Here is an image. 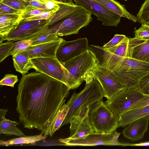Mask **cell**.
Masks as SVG:
<instances>
[{
	"mask_svg": "<svg viewBox=\"0 0 149 149\" xmlns=\"http://www.w3.org/2000/svg\"><path fill=\"white\" fill-rule=\"evenodd\" d=\"M20 16L15 14L0 15V37L7 36L16 29L19 22Z\"/></svg>",
	"mask_w": 149,
	"mask_h": 149,
	"instance_id": "obj_20",
	"label": "cell"
},
{
	"mask_svg": "<svg viewBox=\"0 0 149 149\" xmlns=\"http://www.w3.org/2000/svg\"><path fill=\"white\" fill-rule=\"evenodd\" d=\"M61 63L81 84L90 72L98 65V62L94 53L88 49L80 54Z\"/></svg>",
	"mask_w": 149,
	"mask_h": 149,
	"instance_id": "obj_7",
	"label": "cell"
},
{
	"mask_svg": "<svg viewBox=\"0 0 149 149\" xmlns=\"http://www.w3.org/2000/svg\"><path fill=\"white\" fill-rule=\"evenodd\" d=\"M56 11H57L54 10H53L49 11L43 12L36 16L21 20L19 22L21 21H26L42 19L51 20L53 18L55 13Z\"/></svg>",
	"mask_w": 149,
	"mask_h": 149,
	"instance_id": "obj_36",
	"label": "cell"
},
{
	"mask_svg": "<svg viewBox=\"0 0 149 149\" xmlns=\"http://www.w3.org/2000/svg\"><path fill=\"white\" fill-rule=\"evenodd\" d=\"M113 72L123 89L134 87L142 79L149 75V63L132 57L120 56L116 70Z\"/></svg>",
	"mask_w": 149,
	"mask_h": 149,
	"instance_id": "obj_2",
	"label": "cell"
},
{
	"mask_svg": "<svg viewBox=\"0 0 149 149\" xmlns=\"http://www.w3.org/2000/svg\"><path fill=\"white\" fill-rule=\"evenodd\" d=\"M42 134L41 133L40 134L38 135L26 136L13 139L6 141L1 140L0 144L2 146H7L14 145L24 144H32L42 140L44 142L45 141L47 136L44 134V135Z\"/></svg>",
	"mask_w": 149,
	"mask_h": 149,
	"instance_id": "obj_22",
	"label": "cell"
},
{
	"mask_svg": "<svg viewBox=\"0 0 149 149\" xmlns=\"http://www.w3.org/2000/svg\"><path fill=\"white\" fill-rule=\"evenodd\" d=\"M66 2L73 3L72 0H65Z\"/></svg>",
	"mask_w": 149,
	"mask_h": 149,
	"instance_id": "obj_44",
	"label": "cell"
},
{
	"mask_svg": "<svg viewBox=\"0 0 149 149\" xmlns=\"http://www.w3.org/2000/svg\"><path fill=\"white\" fill-rule=\"evenodd\" d=\"M88 49V41L86 38H80L70 41L63 39L56 53V57L61 62H64Z\"/></svg>",
	"mask_w": 149,
	"mask_h": 149,
	"instance_id": "obj_13",
	"label": "cell"
},
{
	"mask_svg": "<svg viewBox=\"0 0 149 149\" xmlns=\"http://www.w3.org/2000/svg\"><path fill=\"white\" fill-rule=\"evenodd\" d=\"M18 81L17 76L12 74H6L0 81V85L6 86L13 88L16 83Z\"/></svg>",
	"mask_w": 149,
	"mask_h": 149,
	"instance_id": "obj_37",
	"label": "cell"
},
{
	"mask_svg": "<svg viewBox=\"0 0 149 149\" xmlns=\"http://www.w3.org/2000/svg\"><path fill=\"white\" fill-rule=\"evenodd\" d=\"M149 120V114L131 122L123 130V136L133 141L142 139L148 130Z\"/></svg>",
	"mask_w": 149,
	"mask_h": 149,
	"instance_id": "obj_15",
	"label": "cell"
},
{
	"mask_svg": "<svg viewBox=\"0 0 149 149\" xmlns=\"http://www.w3.org/2000/svg\"><path fill=\"white\" fill-rule=\"evenodd\" d=\"M132 58L149 63V39L134 47Z\"/></svg>",
	"mask_w": 149,
	"mask_h": 149,
	"instance_id": "obj_26",
	"label": "cell"
},
{
	"mask_svg": "<svg viewBox=\"0 0 149 149\" xmlns=\"http://www.w3.org/2000/svg\"><path fill=\"white\" fill-rule=\"evenodd\" d=\"M103 97L101 85L98 81L94 79L86 84L84 89L79 93L74 92L66 103L69 109L61 127L69 123L72 118L82 106L95 103L102 100Z\"/></svg>",
	"mask_w": 149,
	"mask_h": 149,
	"instance_id": "obj_4",
	"label": "cell"
},
{
	"mask_svg": "<svg viewBox=\"0 0 149 149\" xmlns=\"http://www.w3.org/2000/svg\"><path fill=\"white\" fill-rule=\"evenodd\" d=\"M148 105H149V96L138 102L127 111L137 109Z\"/></svg>",
	"mask_w": 149,
	"mask_h": 149,
	"instance_id": "obj_41",
	"label": "cell"
},
{
	"mask_svg": "<svg viewBox=\"0 0 149 149\" xmlns=\"http://www.w3.org/2000/svg\"><path fill=\"white\" fill-rule=\"evenodd\" d=\"M136 87L143 94L149 95V75L142 79Z\"/></svg>",
	"mask_w": 149,
	"mask_h": 149,
	"instance_id": "obj_39",
	"label": "cell"
},
{
	"mask_svg": "<svg viewBox=\"0 0 149 149\" xmlns=\"http://www.w3.org/2000/svg\"><path fill=\"white\" fill-rule=\"evenodd\" d=\"M123 146H149V141L142 142L139 143H123Z\"/></svg>",
	"mask_w": 149,
	"mask_h": 149,
	"instance_id": "obj_42",
	"label": "cell"
},
{
	"mask_svg": "<svg viewBox=\"0 0 149 149\" xmlns=\"http://www.w3.org/2000/svg\"><path fill=\"white\" fill-rule=\"evenodd\" d=\"M0 2L16 9L23 10L27 6L24 0H0Z\"/></svg>",
	"mask_w": 149,
	"mask_h": 149,
	"instance_id": "obj_35",
	"label": "cell"
},
{
	"mask_svg": "<svg viewBox=\"0 0 149 149\" xmlns=\"http://www.w3.org/2000/svg\"><path fill=\"white\" fill-rule=\"evenodd\" d=\"M33 69L65 84L70 90L81 84L77 81L56 57H39L30 59Z\"/></svg>",
	"mask_w": 149,
	"mask_h": 149,
	"instance_id": "obj_3",
	"label": "cell"
},
{
	"mask_svg": "<svg viewBox=\"0 0 149 149\" xmlns=\"http://www.w3.org/2000/svg\"><path fill=\"white\" fill-rule=\"evenodd\" d=\"M52 0V1H55L54 0Z\"/></svg>",
	"mask_w": 149,
	"mask_h": 149,
	"instance_id": "obj_45",
	"label": "cell"
},
{
	"mask_svg": "<svg viewBox=\"0 0 149 149\" xmlns=\"http://www.w3.org/2000/svg\"><path fill=\"white\" fill-rule=\"evenodd\" d=\"M8 109L0 110V134L7 135H15L19 137L26 135L16 126L20 124L17 122L6 119L5 115Z\"/></svg>",
	"mask_w": 149,
	"mask_h": 149,
	"instance_id": "obj_17",
	"label": "cell"
},
{
	"mask_svg": "<svg viewBox=\"0 0 149 149\" xmlns=\"http://www.w3.org/2000/svg\"><path fill=\"white\" fill-rule=\"evenodd\" d=\"M102 6L119 15L136 22V17L130 13L124 6L116 0H95Z\"/></svg>",
	"mask_w": 149,
	"mask_h": 149,
	"instance_id": "obj_18",
	"label": "cell"
},
{
	"mask_svg": "<svg viewBox=\"0 0 149 149\" xmlns=\"http://www.w3.org/2000/svg\"><path fill=\"white\" fill-rule=\"evenodd\" d=\"M96 103L87 104L82 106L72 117L69 123L70 125L69 137L74 134L81 123L88 113L91 109Z\"/></svg>",
	"mask_w": 149,
	"mask_h": 149,
	"instance_id": "obj_21",
	"label": "cell"
},
{
	"mask_svg": "<svg viewBox=\"0 0 149 149\" xmlns=\"http://www.w3.org/2000/svg\"><path fill=\"white\" fill-rule=\"evenodd\" d=\"M63 39L31 45L19 54L24 55L30 59L39 57H56L57 50Z\"/></svg>",
	"mask_w": 149,
	"mask_h": 149,
	"instance_id": "obj_14",
	"label": "cell"
},
{
	"mask_svg": "<svg viewBox=\"0 0 149 149\" xmlns=\"http://www.w3.org/2000/svg\"><path fill=\"white\" fill-rule=\"evenodd\" d=\"M88 116L94 132L110 133L119 127L118 118L102 100L98 101L91 109Z\"/></svg>",
	"mask_w": 149,
	"mask_h": 149,
	"instance_id": "obj_5",
	"label": "cell"
},
{
	"mask_svg": "<svg viewBox=\"0 0 149 149\" xmlns=\"http://www.w3.org/2000/svg\"><path fill=\"white\" fill-rule=\"evenodd\" d=\"M126 37V36L122 34H116L114 37L103 47L105 49L111 48L118 44Z\"/></svg>",
	"mask_w": 149,
	"mask_h": 149,
	"instance_id": "obj_40",
	"label": "cell"
},
{
	"mask_svg": "<svg viewBox=\"0 0 149 149\" xmlns=\"http://www.w3.org/2000/svg\"><path fill=\"white\" fill-rule=\"evenodd\" d=\"M149 114V105L127 111L122 114L118 120V127H124L131 122Z\"/></svg>",
	"mask_w": 149,
	"mask_h": 149,
	"instance_id": "obj_19",
	"label": "cell"
},
{
	"mask_svg": "<svg viewBox=\"0 0 149 149\" xmlns=\"http://www.w3.org/2000/svg\"><path fill=\"white\" fill-rule=\"evenodd\" d=\"M69 109L68 106L66 103L63 105L58 111L50 127L44 134L52 137L55 132L59 130L67 114Z\"/></svg>",
	"mask_w": 149,
	"mask_h": 149,
	"instance_id": "obj_25",
	"label": "cell"
},
{
	"mask_svg": "<svg viewBox=\"0 0 149 149\" xmlns=\"http://www.w3.org/2000/svg\"><path fill=\"white\" fill-rule=\"evenodd\" d=\"M60 24V23L50 29L48 32L32 39L31 45H38L62 39L63 38L59 37L56 33Z\"/></svg>",
	"mask_w": 149,
	"mask_h": 149,
	"instance_id": "obj_24",
	"label": "cell"
},
{
	"mask_svg": "<svg viewBox=\"0 0 149 149\" xmlns=\"http://www.w3.org/2000/svg\"><path fill=\"white\" fill-rule=\"evenodd\" d=\"M60 6L59 9L51 20L49 25L66 17L74 10L77 6L73 3L61 2L60 3Z\"/></svg>",
	"mask_w": 149,
	"mask_h": 149,
	"instance_id": "obj_27",
	"label": "cell"
},
{
	"mask_svg": "<svg viewBox=\"0 0 149 149\" xmlns=\"http://www.w3.org/2000/svg\"><path fill=\"white\" fill-rule=\"evenodd\" d=\"M23 11L16 9L0 2V15L15 14L20 15Z\"/></svg>",
	"mask_w": 149,
	"mask_h": 149,
	"instance_id": "obj_38",
	"label": "cell"
},
{
	"mask_svg": "<svg viewBox=\"0 0 149 149\" xmlns=\"http://www.w3.org/2000/svg\"><path fill=\"white\" fill-rule=\"evenodd\" d=\"M134 38L141 40L149 39V25L146 24H142L137 29L135 28Z\"/></svg>",
	"mask_w": 149,
	"mask_h": 149,
	"instance_id": "obj_34",
	"label": "cell"
},
{
	"mask_svg": "<svg viewBox=\"0 0 149 149\" xmlns=\"http://www.w3.org/2000/svg\"><path fill=\"white\" fill-rule=\"evenodd\" d=\"M94 132L88 116V113L82 120L76 131L69 139H75L83 137Z\"/></svg>",
	"mask_w": 149,
	"mask_h": 149,
	"instance_id": "obj_29",
	"label": "cell"
},
{
	"mask_svg": "<svg viewBox=\"0 0 149 149\" xmlns=\"http://www.w3.org/2000/svg\"><path fill=\"white\" fill-rule=\"evenodd\" d=\"M148 96L143 94L135 87L123 89L104 102L118 120L122 114Z\"/></svg>",
	"mask_w": 149,
	"mask_h": 149,
	"instance_id": "obj_8",
	"label": "cell"
},
{
	"mask_svg": "<svg viewBox=\"0 0 149 149\" xmlns=\"http://www.w3.org/2000/svg\"><path fill=\"white\" fill-rule=\"evenodd\" d=\"M55 1H57V2H65V0H54Z\"/></svg>",
	"mask_w": 149,
	"mask_h": 149,
	"instance_id": "obj_43",
	"label": "cell"
},
{
	"mask_svg": "<svg viewBox=\"0 0 149 149\" xmlns=\"http://www.w3.org/2000/svg\"><path fill=\"white\" fill-rule=\"evenodd\" d=\"M47 11L45 9L32 6H28L20 16V21L36 16L41 13Z\"/></svg>",
	"mask_w": 149,
	"mask_h": 149,
	"instance_id": "obj_32",
	"label": "cell"
},
{
	"mask_svg": "<svg viewBox=\"0 0 149 149\" xmlns=\"http://www.w3.org/2000/svg\"><path fill=\"white\" fill-rule=\"evenodd\" d=\"M77 6L81 7L96 16L97 19L106 26H117L121 17L106 8L95 0H72Z\"/></svg>",
	"mask_w": 149,
	"mask_h": 149,
	"instance_id": "obj_12",
	"label": "cell"
},
{
	"mask_svg": "<svg viewBox=\"0 0 149 149\" xmlns=\"http://www.w3.org/2000/svg\"><path fill=\"white\" fill-rule=\"evenodd\" d=\"M120 134V133L116 131L106 133L94 132L82 137L73 139L68 138L60 139L58 141L67 146H95L100 145L123 146V143L118 141V137Z\"/></svg>",
	"mask_w": 149,
	"mask_h": 149,
	"instance_id": "obj_11",
	"label": "cell"
},
{
	"mask_svg": "<svg viewBox=\"0 0 149 149\" xmlns=\"http://www.w3.org/2000/svg\"><path fill=\"white\" fill-rule=\"evenodd\" d=\"M28 6H32L39 8L45 10L47 11L59 9L60 2L56 1L48 0H24Z\"/></svg>",
	"mask_w": 149,
	"mask_h": 149,
	"instance_id": "obj_28",
	"label": "cell"
},
{
	"mask_svg": "<svg viewBox=\"0 0 149 149\" xmlns=\"http://www.w3.org/2000/svg\"><path fill=\"white\" fill-rule=\"evenodd\" d=\"M15 42L7 40L5 42H0V62H2L10 55L13 49Z\"/></svg>",
	"mask_w": 149,
	"mask_h": 149,
	"instance_id": "obj_31",
	"label": "cell"
},
{
	"mask_svg": "<svg viewBox=\"0 0 149 149\" xmlns=\"http://www.w3.org/2000/svg\"><path fill=\"white\" fill-rule=\"evenodd\" d=\"M51 20L42 19L20 22L17 27L7 36L0 37V42L9 40L14 42L31 40L48 32Z\"/></svg>",
	"mask_w": 149,
	"mask_h": 149,
	"instance_id": "obj_6",
	"label": "cell"
},
{
	"mask_svg": "<svg viewBox=\"0 0 149 149\" xmlns=\"http://www.w3.org/2000/svg\"><path fill=\"white\" fill-rule=\"evenodd\" d=\"M92 14L81 6H77L74 10L60 23L56 33L63 36L77 34L79 30L86 27L93 20Z\"/></svg>",
	"mask_w": 149,
	"mask_h": 149,
	"instance_id": "obj_10",
	"label": "cell"
},
{
	"mask_svg": "<svg viewBox=\"0 0 149 149\" xmlns=\"http://www.w3.org/2000/svg\"><path fill=\"white\" fill-rule=\"evenodd\" d=\"M12 58L16 70L22 75L26 74L30 69L33 68L30 59L24 55L18 54L13 56Z\"/></svg>",
	"mask_w": 149,
	"mask_h": 149,
	"instance_id": "obj_23",
	"label": "cell"
},
{
	"mask_svg": "<svg viewBox=\"0 0 149 149\" xmlns=\"http://www.w3.org/2000/svg\"><path fill=\"white\" fill-rule=\"evenodd\" d=\"M144 41L139 40L134 37L128 38L126 36L117 45L106 49L110 52L118 56L132 57L134 47Z\"/></svg>",
	"mask_w": 149,
	"mask_h": 149,
	"instance_id": "obj_16",
	"label": "cell"
},
{
	"mask_svg": "<svg viewBox=\"0 0 149 149\" xmlns=\"http://www.w3.org/2000/svg\"><path fill=\"white\" fill-rule=\"evenodd\" d=\"M31 40H19L15 42L14 46L11 53L12 56L20 53L31 46Z\"/></svg>",
	"mask_w": 149,
	"mask_h": 149,
	"instance_id": "obj_33",
	"label": "cell"
},
{
	"mask_svg": "<svg viewBox=\"0 0 149 149\" xmlns=\"http://www.w3.org/2000/svg\"><path fill=\"white\" fill-rule=\"evenodd\" d=\"M138 21L141 24L149 25V0H145L137 14Z\"/></svg>",
	"mask_w": 149,
	"mask_h": 149,
	"instance_id": "obj_30",
	"label": "cell"
},
{
	"mask_svg": "<svg viewBox=\"0 0 149 149\" xmlns=\"http://www.w3.org/2000/svg\"><path fill=\"white\" fill-rule=\"evenodd\" d=\"M70 89L63 82L37 71L23 75L18 86L16 111L24 128L43 134L65 104Z\"/></svg>",
	"mask_w": 149,
	"mask_h": 149,
	"instance_id": "obj_1",
	"label": "cell"
},
{
	"mask_svg": "<svg viewBox=\"0 0 149 149\" xmlns=\"http://www.w3.org/2000/svg\"><path fill=\"white\" fill-rule=\"evenodd\" d=\"M87 76L88 77L86 80V84L93 79L98 81L101 86L104 97L107 100L124 89L113 72L105 68L98 65L91 70Z\"/></svg>",
	"mask_w": 149,
	"mask_h": 149,
	"instance_id": "obj_9",
	"label": "cell"
}]
</instances>
